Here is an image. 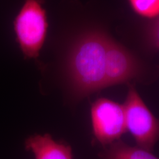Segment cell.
Returning <instances> with one entry per match:
<instances>
[{
  "instance_id": "cell-6",
  "label": "cell",
  "mask_w": 159,
  "mask_h": 159,
  "mask_svg": "<svg viewBox=\"0 0 159 159\" xmlns=\"http://www.w3.org/2000/svg\"><path fill=\"white\" fill-rule=\"evenodd\" d=\"M25 147L34 154L35 159H73L71 148L54 141L48 134L30 137Z\"/></svg>"
},
{
  "instance_id": "cell-7",
  "label": "cell",
  "mask_w": 159,
  "mask_h": 159,
  "mask_svg": "<svg viewBox=\"0 0 159 159\" xmlns=\"http://www.w3.org/2000/svg\"><path fill=\"white\" fill-rule=\"evenodd\" d=\"M100 159H159L150 152L117 140L99 154Z\"/></svg>"
},
{
  "instance_id": "cell-8",
  "label": "cell",
  "mask_w": 159,
  "mask_h": 159,
  "mask_svg": "<svg viewBox=\"0 0 159 159\" xmlns=\"http://www.w3.org/2000/svg\"><path fill=\"white\" fill-rule=\"evenodd\" d=\"M133 9L143 17L159 16V0H129Z\"/></svg>"
},
{
  "instance_id": "cell-9",
  "label": "cell",
  "mask_w": 159,
  "mask_h": 159,
  "mask_svg": "<svg viewBox=\"0 0 159 159\" xmlns=\"http://www.w3.org/2000/svg\"><path fill=\"white\" fill-rule=\"evenodd\" d=\"M148 35L150 43L159 50V17L149 26Z\"/></svg>"
},
{
  "instance_id": "cell-4",
  "label": "cell",
  "mask_w": 159,
  "mask_h": 159,
  "mask_svg": "<svg viewBox=\"0 0 159 159\" xmlns=\"http://www.w3.org/2000/svg\"><path fill=\"white\" fill-rule=\"evenodd\" d=\"M91 114L94 135L104 146L118 140L127 131L123 105L101 98L92 104Z\"/></svg>"
},
{
  "instance_id": "cell-3",
  "label": "cell",
  "mask_w": 159,
  "mask_h": 159,
  "mask_svg": "<svg viewBox=\"0 0 159 159\" xmlns=\"http://www.w3.org/2000/svg\"><path fill=\"white\" fill-rule=\"evenodd\" d=\"M123 105L127 130L139 148L151 152L159 140V120L149 110L133 86H130Z\"/></svg>"
},
{
  "instance_id": "cell-2",
  "label": "cell",
  "mask_w": 159,
  "mask_h": 159,
  "mask_svg": "<svg viewBox=\"0 0 159 159\" xmlns=\"http://www.w3.org/2000/svg\"><path fill=\"white\" fill-rule=\"evenodd\" d=\"M46 11L39 0H25L14 21L17 42L25 58H36L46 39Z\"/></svg>"
},
{
  "instance_id": "cell-5",
  "label": "cell",
  "mask_w": 159,
  "mask_h": 159,
  "mask_svg": "<svg viewBox=\"0 0 159 159\" xmlns=\"http://www.w3.org/2000/svg\"><path fill=\"white\" fill-rule=\"evenodd\" d=\"M140 73L138 61L123 46L109 38L106 59L105 88L125 83Z\"/></svg>"
},
{
  "instance_id": "cell-1",
  "label": "cell",
  "mask_w": 159,
  "mask_h": 159,
  "mask_svg": "<svg viewBox=\"0 0 159 159\" xmlns=\"http://www.w3.org/2000/svg\"><path fill=\"white\" fill-rule=\"evenodd\" d=\"M109 37L98 30L81 35L71 48L67 61L71 89L83 98L105 88L106 59Z\"/></svg>"
}]
</instances>
